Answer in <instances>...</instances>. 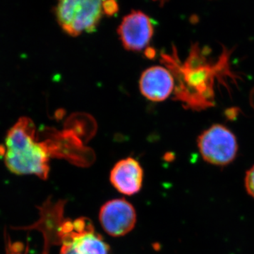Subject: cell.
I'll return each mask as SVG.
<instances>
[{"mask_svg":"<svg viewBox=\"0 0 254 254\" xmlns=\"http://www.w3.org/2000/svg\"><path fill=\"white\" fill-rule=\"evenodd\" d=\"M36 126L31 119L20 118L6 134L4 148H0L6 168L18 175H36L46 180L53 154L48 142L37 139Z\"/></svg>","mask_w":254,"mask_h":254,"instance_id":"cell-1","label":"cell"},{"mask_svg":"<svg viewBox=\"0 0 254 254\" xmlns=\"http://www.w3.org/2000/svg\"><path fill=\"white\" fill-rule=\"evenodd\" d=\"M58 235L62 240L60 254H110V247L85 218L63 222Z\"/></svg>","mask_w":254,"mask_h":254,"instance_id":"cell-2","label":"cell"},{"mask_svg":"<svg viewBox=\"0 0 254 254\" xmlns=\"http://www.w3.org/2000/svg\"><path fill=\"white\" fill-rule=\"evenodd\" d=\"M103 12V1L97 0H64L56 9L58 23L71 36L95 31Z\"/></svg>","mask_w":254,"mask_h":254,"instance_id":"cell-3","label":"cell"},{"mask_svg":"<svg viewBox=\"0 0 254 254\" xmlns=\"http://www.w3.org/2000/svg\"><path fill=\"white\" fill-rule=\"evenodd\" d=\"M198 148L205 162L215 166H226L236 158L238 143L227 127L214 125L198 136Z\"/></svg>","mask_w":254,"mask_h":254,"instance_id":"cell-4","label":"cell"},{"mask_svg":"<svg viewBox=\"0 0 254 254\" xmlns=\"http://www.w3.org/2000/svg\"><path fill=\"white\" fill-rule=\"evenodd\" d=\"M99 220L103 230L110 236H125L134 228L136 210L124 198L109 200L100 209Z\"/></svg>","mask_w":254,"mask_h":254,"instance_id":"cell-5","label":"cell"},{"mask_svg":"<svg viewBox=\"0 0 254 254\" xmlns=\"http://www.w3.org/2000/svg\"><path fill=\"white\" fill-rule=\"evenodd\" d=\"M118 31L125 49L141 51L149 44L154 28L149 16L141 11H132L123 18Z\"/></svg>","mask_w":254,"mask_h":254,"instance_id":"cell-6","label":"cell"},{"mask_svg":"<svg viewBox=\"0 0 254 254\" xmlns=\"http://www.w3.org/2000/svg\"><path fill=\"white\" fill-rule=\"evenodd\" d=\"M142 95L153 102L166 100L173 93L175 80L166 68L154 66L147 68L142 73L139 82Z\"/></svg>","mask_w":254,"mask_h":254,"instance_id":"cell-7","label":"cell"},{"mask_svg":"<svg viewBox=\"0 0 254 254\" xmlns=\"http://www.w3.org/2000/svg\"><path fill=\"white\" fill-rule=\"evenodd\" d=\"M110 180L113 186L120 193L133 195L140 191L143 185V169L135 159H123L114 166Z\"/></svg>","mask_w":254,"mask_h":254,"instance_id":"cell-8","label":"cell"},{"mask_svg":"<svg viewBox=\"0 0 254 254\" xmlns=\"http://www.w3.org/2000/svg\"><path fill=\"white\" fill-rule=\"evenodd\" d=\"M245 182L247 193L254 198V165L246 173Z\"/></svg>","mask_w":254,"mask_h":254,"instance_id":"cell-9","label":"cell"},{"mask_svg":"<svg viewBox=\"0 0 254 254\" xmlns=\"http://www.w3.org/2000/svg\"><path fill=\"white\" fill-rule=\"evenodd\" d=\"M103 7L104 12L110 16L118 12L119 9L118 3L115 1H103Z\"/></svg>","mask_w":254,"mask_h":254,"instance_id":"cell-10","label":"cell"},{"mask_svg":"<svg viewBox=\"0 0 254 254\" xmlns=\"http://www.w3.org/2000/svg\"><path fill=\"white\" fill-rule=\"evenodd\" d=\"M20 244H9V247L7 248L6 254H22L20 252L19 249H21Z\"/></svg>","mask_w":254,"mask_h":254,"instance_id":"cell-11","label":"cell"}]
</instances>
